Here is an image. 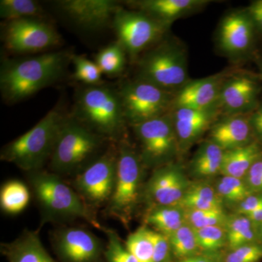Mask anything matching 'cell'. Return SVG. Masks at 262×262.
I'll return each instance as SVG.
<instances>
[{
  "instance_id": "33",
  "label": "cell",
  "mask_w": 262,
  "mask_h": 262,
  "mask_svg": "<svg viewBox=\"0 0 262 262\" xmlns=\"http://www.w3.org/2000/svg\"><path fill=\"white\" fill-rule=\"evenodd\" d=\"M72 63L75 67L74 80L82 82L86 86H96L103 84L101 75H103L96 62L79 55L73 54Z\"/></svg>"
},
{
  "instance_id": "45",
  "label": "cell",
  "mask_w": 262,
  "mask_h": 262,
  "mask_svg": "<svg viewBox=\"0 0 262 262\" xmlns=\"http://www.w3.org/2000/svg\"><path fill=\"white\" fill-rule=\"evenodd\" d=\"M258 227H259V231H260V232H261V234L262 235V223L260 224V225H258Z\"/></svg>"
},
{
  "instance_id": "31",
  "label": "cell",
  "mask_w": 262,
  "mask_h": 262,
  "mask_svg": "<svg viewBox=\"0 0 262 262\" xmlns=\"http://www.w3.org/2000/svg\"><path fill=\"white\" fill-rule=\"evenodd\" d=\"M171 251L181 260L198 254L200 248L194 229L187 223L168 236Z\"/></svg>"
},
{
  "instance_id": "7",
  "label": "cell",
  "mask_w": 262,
  "mask_h": 262,
  "mask_svg": "<svg viewBox=\"0 0 262 262\" xmlns=\"http://www.w3.org/2000/svg\"><path fill=\"white\" fill-rule=\"evenodd\" d=\"M117 145L116 180L106 212L126 224L139 201L144 162L140 153L123 137L117 141Z\"/></svg>"
},
{
  "instance_id": "19",
  "label": "cell",
  "mask_w": 262,
  "mask_h": 262,
  "mask_svg": "<svg viewBox=\"0 0 262 262\" xmlns=\"http://www.w3.org/2000/svg\"><path fill=\"white\" fill-rule=\"evenodd\" d=\"M189 186L179 167L169 165L155 172L146 190L157 206H178Z\"/></svg>"
},
{
  "instance_id": "4",
  "label": "cell",
  "mask_w": 262,
  "mask_h": 262,
  "mask_svg": "<svg viewBox=\"0 0 262 262\" xmlns=\"http://www.w3.org/2000/svg\"><path fill=\"white\" fill-rule=\"evenodd\" d=\"M67 116L61 108H53L31 130L3 146L1 160L15 164L27 173L42 170L51 159Z\"/></svg>"
},
{
  "instance_id": "21",
  "label": "cell",
  "mask_w": 262,
  "mask_h": 262,
  "mask_svg": "<svg viewBox=\"0 0 262 262\" xmlns=\"http://www.w3.org/2000/svg\"><path fill=\"white\" fill-rule=\"evenodd\" d=\"M252 130L250 117L245 115H226L212 125L210 140L224 151L235 149L252 142Z\"/></svg>"
},
{
  "instance_id": "25",
  "label": "cell",
  "mask_w": 262,
  "mask_h": 262,
  "mask_svg": "<svg viewBox=\"0 0 262 262\" xmlns=\"http://www.w3.org/2000/svg\"><path fill=\"white\" fill-rule=\"evenodd\" d=\"M178 206L187 210L215 209L222 208V199L209 184L196 183L189 186Z\"/></svg>"
},
{
  "instance_id": "39",
  "label": "cell",
  "mask_w": 262,
  "mask_h": 262,
  "mask_svg": "<svg viewBox=\"0 0 262 262\" xmlns=\"http://www.w3.org/2000/svg\"><path fill=\"white\" fill-rule=\"evenodd\" d=\"M262 259V245L251 244L232 250L224 262H258Z\"/></svg>"
},
{
  "instance_id": "34",
  "label": "cell",
  "mask_w": 262,
  "mask_h": 262,
  "mask_svg": "<svg viewBox=\"0 0 262 262\" xmlns=\"http://www.w3.org/2000/svg\"><path fill=\"white\" fill-rule=\"evenodd\" d=\"M216 191L222 199L239 204L253 194L246 181L226 176H224L217 184Z\"/></svg>"
},
{
  "instance_id": "6",
  "label": "cell",
  "mask_w": 262,
  "mask_h": 262,
  "mask_svg": "<svg viewBox=\"0 0 262 262\" xmlns=\"http://www.w3.org/2000/svg\"><path fill=\"white\" fill-rule=\"evenodd\" d=\"M106 140L71 115L67 116L50 159L52 173L61 177L82 170L97 157L95 155Z\"/></svg>"
},
{
  "instance_id": "30",
  "label": "cell",
  "mask_w": 262,
  "mask_h": 262,
  "mask_svg": "<svg viewBox=\"0 0 262 262\" xmlns=\"http://www.w3.org/2000/svg\"><path fill=\"white\" fill-rule=\"evenodd\" d=\"M44 10L34 0H1L0 17L4 21L22 18H43Z\"/></svg>"
},
{
  "instance_id": "10",
  "label": "cell",
  "mask_w": 262,
  "mask_h": 262,
  "mask_svg": "<svg viewBox=\"0 0 262 262\" xmlns=\"http://www.w3.org/2000/svg\"><path fill=\"white\" fill-rule=\"evenodd\" d=\"M1 39L7 52L13 55L36 54L61 46L62 37L43 18H22L4 21Z\"/></svg>"
},
{
  "instance_id": "16",
  "label": "cell",
  "mask_w": 262,
  "mask_h": 262,
  "mask_svg": "<svg viewBox=\"0 0 262 262\" xmlns=\"http://www.w3.org/2000/svg\"><path fill=\"white\" fill-rule=\"evenodd\" d=\"M228 77V74L222 72L199 80H189L176 93L173 108L198 110L218 108L221 90Z\"/></svg>"
},
{
  "instance_id": "9",
  "label": "cell",
  "mask_w": 262,
  "mask_h": 262,
  "mask_svg": "<svg viewBox=\"0 0 262 262\" xmlns=\"http://www.w3.org/2000/svg\"><path fill=\"white\" fill-rule=\"evenodd\" d=\"M118 91L125 120L131 127L170 113L176 94L136 78L124 82Z\"/></svg>"
},
{
  "instance_id": "42",
  "label": "cell",
  "mask_w": 262,
  "mask_h": 262,
  "mask_svg": "<svg viewBox=\"0 0 262 262\" xmlns=\"http://www.w3.org/2000/svg\"><path fill=\"white\" fill-rule=\"evenodd\" d=\"M256 28L262 33V0L253 2L247 8Z\"/></svg>"
},
{
  "instance_id": "43",
  "label": "cell",
  "mask_w": 262,
  "mask_h": 262,
  "mask_svg": "<svg viewBox=\"0 0 262 262\" xmlns=\"http://www.w3.org/2000/svg\"><path fill=\"white\" fill-rule=\"evenodd\" d=\"M215 253L216 252L196 254L191 257L184 258L179 262H222V258Z\"/></svg>"
},
{
  "instance_id": "44",
  "label": "cell",
  "mask_w": 262,
  "mask_h": 262,
  "mask_svg": "<svg viewBox=\"0 0 262 262\" xmlns=\"http://www.w3.org/2000/svg\"><path fill=\"white\" fill-rule=\"evenodd\" d=\"M251 126L262 140V105L250 116Z\"/></svg>"
},
{
  "instance_id": "22",
  "label": "cell",
  "mask_w": 262,
  "mask_h": 262,
  "mask_svg": "<svg viewBox=\"0 0 262 262\" xmlns=\"http://www.w3.org/2000/svg\"><path fill=\"white\" fill-rule=\"evenodd\" d=\"M1 250L8 262H56L42 246L38 232L24 231L20 237Z\"/></svg>"
},
{
  "instance_id": "40",
  "label": "cell",
  "mask_w": 262,
  "mask_h": 262,
  "mask_svg": "<svg viewBox=\"0 0 262 262\" xmlns=\"http://www.w3.org/2000/svg\"><path fill=\"white\" fill-rule=\"evenodd\" d=\"M245 178L253 194L262 192V157L253 164Z\"/></svg>"
},
{
  "instance_id": "14",
  "label": "cell",
  "mask_w": 262,
  "mask_h": 262,
  "mask_svg": "<svg viewBox=\"0 0 262 262\" xmlns=\"http://www.w3.org/2000/svg\"><path fill=\"white\" fill-rule=\"evenodd\" d=\"M52 238L65 262H98L103 251L101 241L94 233L79 227L57 229Z\"/></svg>"
},
{
  "instance_id": "41",
  "label": "cell",
  "mask_w": 262,
  "mask_h": 262,
  "mask_svg": "<svg viewBox=\"0 0 262 262\" xmlns=\"http://www.w3.org/2000/svg\"><path fill=\"white\" fill-rule=\"evenodd\" d=\"M262 208V192L254 193L239 203L237 208L238 215H247Z\"/></svg>"
},
{
  "instance_id": "37",
  "label": "cell",
  "mask_w": 262,
  "mask_h": 262,
  "mask_svg": "<svg viewBox=\"0 0 262 262\" xmlns=\"http://www.w3.org/2000/svg\"><path fill=\"white\" fill-rule=\"evenodd\" d=\"M103 232L107 237V246L104 251L108 262H138L135 256L122 245L118 234L113 230L103 227Z\"/></svg>"
},
{
  "instance_id": "32",
  "label": "cell",
  "mask_w": 262,
  "mask_h": 262,
  "mask_svg": "<svg viewBox=\"0 0 262 262\" xmlns=\"http://www.w3.org/2000/svg\"><path fill=\"white\" fill-rule=\"evenodd\" d=\"M200 250L214 253L227 244V229L223 225L210 226L194 229Z\"/></svg>"
},
{
  "instance_id": "24",
  "label": "cell",
  "mask_w": 262,
  "mask_h": 262,
  "mask_svg": "<svg viewBox=\"0 0 262 262\" xmlns=\"http://www.w3.org/2000/svg\"><path fill=\"white\" fill-rule=\"evenodd\" d=\"M224 151L213 141H204L196 151L191 163L192 173L196 177H208L221 171Z\"/></svg>"
},
{
  "instance_id": "35",
  "label": "cell",
  "mask_w": 262,
  "mask_h": 262,
  "mask_svg": "<svg viewBox=\"0 0 262 262\" xmlns=\"http://www.w3.org/2000/svg\"><path fill=\"white\" fill-rule=\"evenodd\" d=\"M125 246L138 262H155L152 245L142 227L133 232L127 237Z\"/></svg>"
},
{
  "instance_id": "27",
  "label": "cell",
  "mask_w": 262,
  "mask_h": 262,
  "mask_svg": "<svg viewBox=\"0 0 262 262\" xmlns=\"http://www.w3.org/2000/svg\"><path fill=\"white\" fill-rule=\"evenodd\" d=\"M146 222L168 237L186 223L185 213L177 206H158L146 215Z\"/></svg>"
},
{
  "instance_id": "8",
  "label": "cell",
  "mask_w": 262,
  "mask_h": 262,
  "mask_svg": "<svg viewBox=\"0 0 262 262\" xmlns=\"http://www.w3.org/2000/svg\"><path fill=\"white\" fill-rule=\"evenodd\" d=\"M112 27L127 57L136 62L144 52L166 37L171 25L122 5L115 13Z\"/></svg>"
},
{
  "instance_id": "26",
  "label": "cell",
  "mask_w": 262,
  "mask_h": 262,
  "mask_svg": "<svg viewBox=\"0 0 262 262\" xmlns=\"http://www.w3.org/2000/svg\"><path fill=\"white\" fill-rule=\"evenodd\" d=\"M30 192L24 182L10 180L5 183L0 191V206L3 212L10 215L21 213L28 206Z\"/></svg>"
},
{
  "instance_id": "28",
  "label": "cell",
  "mask_w": 262,
  "mask_h": 262,
  "mask_svg": "<svg viewBox=\"0 0 262 262\" xmlns=\"http://www.w3.org/2000/svg\"><path fill=\"white\" fill-rule=\"evenodd\" d=\"M127 57L126 52L116 40L98 52L95 62L103 75L115 77L123 73L126 67Z\"/></svg>"
},
{
  "instance_id": "12",
  "label": "cell",
  "mask_w": 262,
  "mask_h": 262,
  "mask_svg": "<svg viewBox=\"0 0 262 262\" xmlns=\"http://www.w3.org/2000/svg\"><path fill=\"white\" fill-rule=\"evenodd\" d=\"M146 165H158L173 156L179 149L171 113L132 126Z\"/></svg>"
},
{
  "instance_id": "29",
  "label": "cell",
  "mask_w": 262,
  "mask_h": 262,
  "mask_svg": "<svg viewBox=\"0 0 262 262\" xmlns=\"http://www.w3.org/2000/svg\"><path fill=\"white\" fill-rule=\"evenodd\" d=\"M253 225L254 224L244 215H237L227 220L225 227L229 248L234 250L246 245L255 244L257 234Z\"/></svg>"
},
{
  "instance_id": "2",
  "label": "cell",
  "mask_w": 262,
  "mask_h": 262,
  "mask_svg": "<svg viewBox=\"0 0 262 262\" xmlns=\"http://www.w3.org/2000/svg\"><path fill=\"white\" fill-rule=\"evenodd\" d=\"M29 184L42 214V223L64 222L82 219L103 230L91 207L61 176L42 170L28 173Z\"/></svg>"
},
{
  "instance_id": "5",
  "label": "cell",
  "mask_w": 262,
  "mask_h": 262,
  "mask_svg": "<svg viewBox=\"0 0 262 262\" xmlns=\"http://www.w3.org/2000/svg\"><path fill=\"white\" fill-rule=\"evenodd\" d=\"M165 38L138 58L136 78L176 94L190 80L187 52L178 42Z\"/></svg>"
},
{
  "instance_id": "13",
  "label": "cell",
  "mask_w": 262,
  "mask_h": 262,
  "mask_svg": "<svg viewBox=\"0 0 262 262\" xmlns=\"http://www.w3.org/2000/svg\"><path fill=\"white\" fill-rule=\"evenodd\" d=\"M56 5L72 24L91 32L112 27L115 13L122 6L115 0H61Z\"/></svg>"
},
{
  "instance_id": "38",
  "label": "cell",
  "mask_w": 262,
  "mask_h": 262,
  "mask_svg": "<svg viewBox=\"0 0 262 262\" xmlns=\"http://www.w3.org/2000/svg\"><path fill=\"white\" fill-rule=\"evenodd\" d=\"M146 232L152 245L155 262H169L171 247L168 237L147 227H146Z\"/></svg>"
},
{
  "instance_id": "18",
  "label": "cell",
  "mask_w": 262,
  "mask_h": 262,
  "mask_svg": "<svg viewBox=\"0 0 262 262\" xmlns=\"http://www.w3.org/2000/svg\"><path fill=\"white\" fill-rule=\"evenodd\" d=\"M172 118L179 149L185 150L195 143L213 125L221 112L218 108L208 110L173 108Z\"/></svg>"
},
{
  "instance_id": "3",
  "label": "cell",
  "mask_w": 262,
  "mask_h": 262,
  "mask_svg": "<svg viewBox=\"0 0 262 262\" xmlns=\"http://www.w3.org/2000/svg\"><path fill=\"white\" fill-rule=\"evenodd\" d=\"M71 116L93 132L117 142L127 122L118 90L104 84L79 89Z\"/></svg>"
},
{
  "instance_id": "11",
  "label": "cell",
  "mask_w": 262,
  "mask_h": 262,
  "mask_svg": "<svg viewBox=\"0 0 262 262\" xmlns=\"http://www.w3.org/2000/svg\"><path fill=\"white\" fill-rule=\"evenodd\" d=\"M113 144L77 173L76 191L90 207L108 203L116 180L117 145Z\"/></svg>"
},
{
  "instance_id": "17",
  "label": "cell",
  "mask_w": 262,
  "mask_h": 262,
  "mask_svg": "<svg viewBox=\"0 0 262 262\" xmlns=\"http://www.w3.org/2000/svg\"><path fill=\"white\" fill-rule=\"evenodd\" d=\"M258 94V83L251 77H228L221 90L219 110L227 115H246L254 108Z\"/></svg>"
},
{
  "instance_id": "36",
  "label": "cell",
  "mask_w": 262,
  "mask_h": 262,
  "mask_svg": "<svg viewBox=\"0 0 262 262\" xmlns=\"http://www.w3.org/2000/svg\"><path fill=\"white\" fill-rule=\"evenodd\" d=\"M184 213L186 223L193 229L226 225L228 220L222 208L210 210H187Z\"/></svg>"
},
{
  "instance_id": "1",
  "label": "cell",
  "mask_w": 262,
  "mask_h": 262,
  "mask_svg": "<svg viewBox=\"0 0 262 262\" xmlns=\"http://www.w3.org/2000/svg\"><path fill=\"white\" fill-rule=\"evenodd\" d=\"M73 53L47 52L23 58L4 56L0 67V91L5 102L15 103L34 96L64 76Z\"/></svg>"
},
{
  "instance_id": "23",
  "label": "cell",
  "mask_w": 262,
  "mask_h": 262,
  "mask_svg": "<svg viewBox=\"0 0 262 262\" xmlns=\"http://www.w3.org/2000/svg\"><path fill=\"white\" fill-rule=\"evenodd\" d=\"M262 157L259 144L252 141L246 145L225 151L221 173L226 177L242 179L250 168Z\"/></svg>"
},
{
  "instance_id": "20",
  "label": "cell",
  "mask_w": 262,
  "mask_h": 262,
  "mask_svg": "<svg viewBox=\"0 0 262 262\" xmlns=\"http://www.w3.org/2000/svg\"><path fill=\"white\" fill-rule=\"evenodd\" d=\"M211 3L209 0H138L126 1L125 4L172 25L177 19L195 13Z\"/></svg>"
},
{
  "instance_id": "15",
  "label": "cell",
  "mask_w": 262,
  "mask_h": 262,
  "mask_svg": "<svg viewBox=\"0 0 262 262\" xmlns=\"http://www.w3.org/2000/svg\"><path fill=\"white\" fill-rule=\"evenodd\" d=\"M256 29L247 9L231 12L221 21L219 47L227 56H244L252 48Z\"/></svg>"
},
{
  "instance_id": "46",
  "label": "cell",
  "mask_w": 262,
  "mask_h": 262,
  "mask_svg": "<svg viewBox=\"0 0 262 262\" xmlns=\"http://www.w3.org/2000/svg\"><path fill=\"white\" fill-rule=\"evenodd\" d=\"M259 68H260V70H261V76H262V62H259Z\"/></svg>"
}]
</instances>
